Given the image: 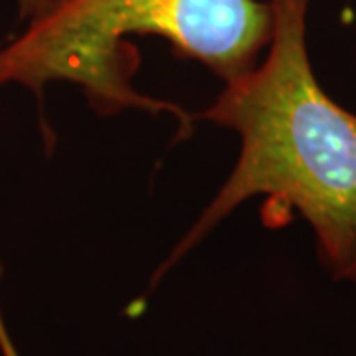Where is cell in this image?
I'll use <instances>...</instances> for the list:
<instances>
[{"label": "cell", "instance_id": "cell-1", "mask_svg": "<svg viewBox=\"0 0 356 356\" xmlns=\"http://www.w3.org/2000/svg\"><path fill=\"white\" fill-rule=\"evenodd\" d=\"M267 2L273 30L264 60L194 115L240 137L236 166L159 275L255 196L305 220L334 281L356 261V113L334 102L315 76L307 46L309 0Z\"/></svg>", "mask_w": 356, "mask_h": 356}, {"label": "cell", "instance_id": "cell-2", "mask_svg": "<svg viewBox=\"0 0 356 356\" xmlns=\"http://www.w3.org/2000/svg\"><path fill=\"white\" fill-rule=\"evenodd\" d=\"M271 30V6L259 0H64L0 48V86L18 83L42 97L48 83H76L95 113L172 115L186 137L194 115L133 86L139 56L129 36L165 38L177 56L228 83L259 62Z\"/></svg>", "mask_w": 356, "mask_h": 356}, {"label": "cell", "instance_id": "cell-3", "mask_svg": "<svg viewBox=\"0 0 356 356\" xmlns=\"http://www.w3.org/2000/svg\"><path fill=\"white\" fill-rule=\"evenodd\" d=\"M64 0H16L18 14L26 22H34L42 16L50 14L54 8H58Z\"/></svg>", "mask_w": 356, "mask_h": 356}, {"label": "cell", "instance_id": "cell-4", "mask_svg": "<svg viewBox=\"0 0 356 356\" xmlns=\"http://www.w3.org/2000/svg\"><path fill=\"white\" fill-rule=\"evenodd\" d=\"M0 355L2 356H20V353L16 350V346H14L13 339H10V334H8V329H6V325H4V318L0 315Z\"/></svg>", "mask_w": 356, "mask_h": 356}, {"label": "cell", "instance_id": "cell-5", "mask_svg": "<svg viewBox=\"0 0 356 356\" xmlns=\"http://www.w3.org/2000/svg\"><path fill=\"white\" fill-rule=\"evenodd\" d=\"M343 281H344V283H350V285H355V287H356V261L353 264V266L348 267V271L344 273Z\"/></svg>", "mask_w": 356, "mask_h": 356}]
</instances>
